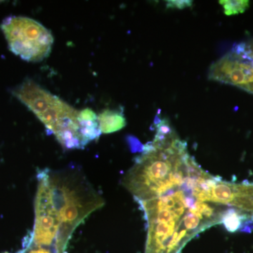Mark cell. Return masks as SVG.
<instances>
[{
	"label": "cell",
	"mask_w": 253,
	"mask_h": 253,
	"mask_svg": "<svg viewBox=\"0 0 253 253\" xmlns=\"http://www.w3.org/2000/svg\"><path fill=\"white\" fill-rule=\"evenodd\" d=\"M38 179L36 205L49 210L59 219L68 237L104 205L101 196L78 171L43 169L38 172Z\"/></svg>",
	"instance_id": "6da1fadb"
},
{
	"label": "cell",
	"mask_w": 253,
	"mask_h": 253,
	"mask_svg": "<svg viewBox=\"0 0 253 253\" xmlns=\"http://www.w3.org/2000/svg\"><path fill=\"white\" fill-rule=\"evenodd\" d=\"M11 93L36 115L64 149H82L86 146L79 111L28 78Z\"/></svg>",
	"instance_id": "7a4b0ae2"
},
{
	"label": "cell",
	"mask_w": 253,
	"mask_h": 253,
	"mask_svg": "<svg viewBox=\"0 0 253 253\" xmlns=\"http://www.w3.org/2000/svg\"><path fill=\"white\" fill-rule=\"evenodd\" d=\"M1 29L10 51L28 62H41L49 56L54 43L51 32L33 18L10 16Z\"/></svg>",
	"instance_id": "3957f363"
},
{
	"label": "cell",
	"mask_w": 253,
	"mask_h": 253,
	"mask_svg": "<svg viewBox=\"0 0 253 253\" xmlns=\"http://www.w3.org/2000/svg\"><path fill=\"white\" fill-rule=\"evenodd\" d=\"M208 79L231 84L253 94V67L251 60L234 49L211 65Z\"/></svg>",
	"instance_id": "277c9868"
},
{
	"label": "cell",
	"mask_w": 253,
	"mask_h": 253,
	"mask_svg": "<svg viewBox=\"0 0 253 253\" xmlns=\"http://www.w3.org/2000/svg\"><path fill=\"white\" fill-rule=\"evenodd\" d=\"M97 121L102 134H111L120 131L126 125L124 115L117 110H104L97 116Z\"/></svg>",
	"instance_id": "5b68a950"
},
{
	"label": "cell",
	"mask_w": 253,
	"mask_h": 253,
	"mask_svg": "<svg viewBox=\"0 0 253 253\" xmlns=\"http://www.w3.org/2000/svg\"><path fill=\"white\" fill-rule=\"evenodd\" d=\"M249 221H253L251 214H248L235 208H229L223 214L221 223L229 232H236L243 229L244 224Z\"/></svg>",
	"instance_id": "8992f818"
},
{
	"label": "cell",
	"mask_w": 253,
	"mask_h": 253,
	"mask_svg": "<svg viewBox=\"0 0 253 253\" xmlns=\"http://www.w3.org/2000/svg\"><path fill=\"white\" fill-rule=\"evenodd\" d=\"M219 3L223 6L226 16L243 14L250 6V1L247 0H224Z\"/></svg>",
	"instance_id": "52a82bcc"
},
{
	"label": "cell",
	"mask_w": 253,
	"mask_h": 253,
	"mask_svg": "<svg viewBox=\"0 0 253 253\" xmlns=\"http://www.w3.org/2000/svg\"><path fill=\"white\" fill-rule=\"evenodd\" d=\"M167 9H184L192 6L193 1L189 0H172L166 1Z\"/></svg>",
	"instance_id": "ba28073f"
},
{
	"label": "cell",
	"mask_w": 253,
	"mask_h": 253,
	"mask_svg": "<svg viewBox=\"0 0 253 253\" xmlns=\"http://www.w3.org/2000/svg\"><path fill=\"white\" fill-rule=\"evenodd\" d=\"M236 49L249 59H253V40L247 43L237 44Z\"/></svg>",
	"instance_id": "9c48e42d"
}]
</instances>
